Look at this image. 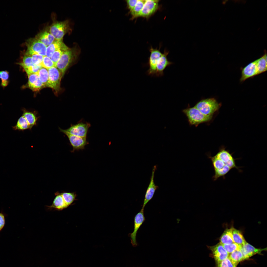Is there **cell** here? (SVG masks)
Segmentation results:
<instances>
[{
	"mask_svg": "<svg viewBox=\"0 0 267 267\" xmlns=\"http://www.w3.org/2000/svg\"><path fill=\"white\" fill-rule=\"evenodd\" d=\"M214 170L213 178L214 180L225 176L232 169L235 168L240 171L239 167L236 165V159L232 154L226 150L222 149L214 156H210Z\"/></svg>",
	"mask_w": 267,
	"mask_h": 267,
	"instance_id": "6da1fadb",
	"label": "cell"
},
{
	"mask_svg": "<svg viewBox=\"0 0 267 267\" xmlns=\"http://www.w3.org/2000/svg\"><path fill=\"white\" fill-rule=\"evenodd\" d=\"M80 52V48L77 44L63 52L56 66L61 72L63 76L69 67L77 61Z\"/></svg>",
	"mask_w": 267,
	"mask_h": 267,
	"instance_id": "7a4b0ae2",
	"label": "cell"
},
{
	"mask_svg": "<svg viewBox=\"0 0 267 267\" xmlns=\"http://www.w3.org/2000/svg\"><path fill=\"white\" fill-rule=\"evenodd\" d=\"M221 106V104L218 103L215 99L211 98L201 100L195 106L204 115L212 117Z\"/></svg>",
	"mask_w": 267,
	"mask_h": 267,
	"instance_id": "3957f363",
	"label": "cell"
},
{
	"mask_svg": "<svg viewBox=\"0 0 267 267\" xmlns=\"http://www.w3.org/2000/svg\"><path fill=\"white\" fill-rule=\"evenodd\" d=\"M182 111L187 118L189 124L196 126L209 121L212 117L204 115L195 106L184 109Z\"/></svg>",
	"mask_w": 267,
	"mask_h": 267,
	"instance_id": "277c9868",
	"label": "cell"
},
{
	"mask_svg": "<svg viewBox=\"0 0 267 267\" xmlns=\"http://www.w3.org/2000/svg\"><path fill=\"white\" fill-rule=\"evenodd\" d=\"M69 24V21L67 20L56 22L50 26L49 31L55 40L62 41L64 35L69 32L71 30Z\"/></svg>",
	"mask_w": 267,
	"mask_h": 267,
	"instance_id": "5b68a950",
	"label": "cell"
},
{
	"mask_svg": "<svg viewBox=\"0 0 267 267\" xmlns=\"http://www.w3.org/2000/svg\"><path fill=\"white\" fill-rule=\"evenodd\" d=\"M91 126L89 123L81 122L71 125L68 128L63 130L59 128L60 131L64 134L67 133L73 135L87 138L89 129Z\"/></svg>",
	"mask_w": 267,
	"mask_h": 267,
	"instance_id": "8992f818",
	"label": "cell"
},
{
	"mask_svg": "<svg viewBox=\"0 0 267 267\" xmlns=\"http://www.w3.org/2000/svg\"><path fill=\"white\" fill-rule=\"evenodd\" d=\"M27 50L25 53L31 55L34 54L46 56L47 46L35 38H30L25 42Z\"/></svg>",
	"mask_w": 267,
	"mask_h": 267,
	"instance_id": "52a82bcc",
	"label": "cell"
},
{
	"mask_svg": "<svg viewBox=\"0 0 267 267\" xmlns=\"http://www.w3.org/2000/svg\"><path fill=\"white\" fill-rule=\"evenodd\" d=\"M48 79L47 87L50 88L56 91H59L60 88V82L63 76L60 71L55 67L47 69Z\"/></svg>",
	"mask_w": 267,
	"mask_h": 267,
	"instance_id": "ba28073f",
	"label": "cell"
},
{
	"mask_svg": "<svg viewBox=\"0 0 267 267\" xmlns=\"http://www.w3.org/2000/svg\"><path fill=\"white\" fill-rule=\"evenodd\" d=\"M149 51L150 55L148 59V61L146 65L149 67L146 71L147 75L151 76H154L156 71V65L159 58L161 56L162 54L160 50V49H154L152 47H151Z\"/></svg>",
	"mask_w": 267,
	"mask_h": 267,
	"instance_id": "9c48e42d",
	"label": "cell"
},
{
	"mask_svg": "<svg viewBox=\"0 0 267 267\" xmlns=\"http://www.w3.org/2000/svg\"><path fill=\"white\" fill-rule=\"evenodd\" d=\"M207 247L211 252L216 265L228 257L229 254L220 242L215 245Z\"/></svg>",
	"mask_w": 267,
	"mask_h": 267,
	"instance_id": "30bf717a",
	"label": "cell"
},
{
	"mask_svg": "<svg viewBox=\"0 0 267 267\" xmlns=\"http://www.w3.org/2000/svg\"><path fill=\"white\" fill-rule=\"evenodd\" d=\"M144 209L142 208L140 211L135 216L134 220V228L133 232L130 234L131 243L134 247L136 246L137 243L136 237L137 231L145 220L144 215Z\"/></svg>",
	"mask_w": 267,
	"mask_h": 267,
	"instance_id": "8fae6325",
	"label": "cell"
},
{
	"mask_svg": "<svg viewBox=\"0 0 267 267\" xmlns=\"http://www.w3.org/2000/svg\"><path fill=\"white\" fill-rule=\"evenodd\" d=\"M159 0H146L140 14L139 17L148 18L158 9Z\"/></svg>",
	"mask_w": 267,
	"mask_h": 267,
	"instance_id": "7c38bea8",
	"label": "cell"
},
{
	"mask_svg": "<svg viewBox=\"0 0 267 267\" xmlns=\"http://www.w3.org/2000/svg\"><path fill=\"white\" fill-rule=\"evenodd\" d=\"M68 137L69 142L73 148L71 152L76 151L83 150L85 146L89 144L87 138L82 137L65 133L64 134Z\"/></svg>",
	"mask_w": 267,
	"mask_h": 267,
	"instance_id": "4fadbf2b",
	"label": "cell"
},
{
	"mask_svg": "<svg viewBox=\"0 0 267 267\" xmlns=\"http://www.w3.org/2000/svg\"><path fill=\"white\" fill-rule=\"evenodd\" d=\"M169 51L165 50L161 56L159 58L157 63L155 76L161 77L164 75V71L165 68L173 64L169 61L167 57Z\"/></svg>",
	"mask_w": 267,
	"mask_h": 267,
	"instance_id": "5bb4252c",
	"label": "cell"
},
{
	"mask_svg": "<svg viewBox=\"0 0 267 267\" xmlns=\"http://www.w3.org/2000/svg\"><path fill=\"white\" fill-rule=\"evenodd\" d=\"M157 167L156 165L153 168L150 182L146 192L142 208H144L147 204L152 198L156 191L158 188V187L155 184L154 180L155 173Z\"/></svg>",
	"mask_w": 267,
	"mask_h": 267,
	"instance_id": "9a60e30c",
	"label": "cell"
},
{
	"mask_svg": "<svg viewBox=\"0 0 267 267\" xmlns=\"http://www.w3.org/2000/svg\"><path fill=\"white\" fill-rule=\"evenodd\" d=\"M258 75L256 60L249 63L242 70L241 76L240 79L241 82Z\"/></svg>",
	"mask_w": 267,
	"mask_h": 267,
	"instance_id": "2e32d148",
	"label": "cell"
},
{
	"mask_svg": "<svg viewBox=\"0 0 267 267\" xmlns=\"http://www.w3.org/2000/svg\"><path fill=\"white\" fill-rule=\"evenodd\" d=\"M27 75L28 82L24 87L28 88L34 91H37L45 87L40 80L37 73H32Z\"/></svg>",
	"mask_w": 267,
	"mask_h": 267,
	"instance_id": "e0dca14e",
	"label": "cell"
},
{
	"mask_svg": "<svg viewBox=\"0 0 267 267\" xmlns=\"http://www.w3.org/2000/svg\"><path fill=\"white\" fill-rule=\"evenodd\" d=\"M267 250V248L262 249L256 248L247 242L242 246L240 250L242 253L244 260L256 254H261L262 251Z\"/></svg>",
	"mask_w": 267,
	"mask_h": 267,
	"instance_id": "ac0fdd59",
	"label": "cell"
},
{
	"mask_svg": "<svg viewBox=\"0 0 267 267\" xmlns=\"http://www.w3.org/2000/svg\"><path fill=\"white\" fill-rule=\"evenodd\" d=\"M55 197L51 205L46 206L47 210L61 211L68 207L64 200L61 193L57 192L55 193Z\"/></svg>",
	"mask_w": 267,
	"mask_h": 267,
	"instance_id": "d6986e66",
	"label": "cell"
},
{
	"mask_svg": "<svg viewBox=\"0 0 267 267\" xmlns=\"http://www.w3.org/2000/svg\"><path fill=\"white\" fill-rule=\"evenodd\" d=\"M69 48L62 41L55 40L51 44L47 47L46 56L50 58L54 53L59 49L66 50Z\"/></svg>",
	"mask_w": 267,
	"mask_h": 267,
	"instance_id": "ffe728a7",
	"label": "cell"
},
{
	"mask_svg": "<svg viewBox=\"0 0 267 267\" xmlns=\"http://www.w3.org/2000/svg\"><path fill=\"white\" fill-rule=\"evenodd\" d=\"M47 47L55 40L53 36L49 31L45 30L38 34L35 38Z\"/></svg>",
	"mask_w": 267,
	"mask_h": 267,
	"instance_id": "44dd1931",
	"label": "cell"
},
{
	"mask_svg": "<svg viewBox=\"0 0 267 267\" xmlns=\"http://www.w3.org/2000/svg\"><path fill=\"white\" fill-rule=\"evenodd\" d=\"M23 111L22 115L27 121L31 129L32 127L36 124L38 117L37 116L36 112L29 111L24 108L22 109Z\"/></svg>",
	"mask_w": 267,
	"mask_h": 267,
	"instance_id": "7402d4cb",
	"label": "cell"
},
{
	"mask_svg": "<svg viewBox=\"0 0 267 267\" xmlns=\"http://www.w3.org/2000/svg\"><path fill=\"white\" fill-rule=\"evenodd\" d=\"M232 227L226 229L220 238V242L222 245H228L234 243L232 234Z\"/></svg>",
	"mask_w": 267,
	"mask_h": 267,
	"instance_id": "603a6c76",
	"label": "cell"
},
{
	"mask_svg": "<svg viewBox=\"0 0 267 267\" xmlns=\"http://www.w3.org/2000/svg\"><path fill=\"white\" fill-rule=\"evenodd\" d=\"M258 75L267 71V55L266 53L262 57L256 60Z\"/></svg>",
	"mask_w": 267,
	"mask_h": 267,
	"instance_id": "cb8c5ba5",
	"label": "cell"
},
{
	"mask_svg": "<svg viewBox=\"0 0 267 267\" xmlns=\"http://www.w3.org/2000/svg\"><path fill=\"white\" fill-rule=\"evenodd\" d=\"M13 130L23 131L30 129L29 124L25 118L22 115L18 119L16 125L12 127Z\"/></svg>",
	"mask_w": 267,
	"mask_h": 267,
	"instance_id": "d4e9b609",
	"label": "cell"
},
{
	"mask_svg": "<svg viewBox=\"0 0 267 267\" xmlns=\"http://www.w3.org/2000/svg\"><path fill=\"white\" fill-rule=\"evenodd\" d=\"M232 234L234 243L242 246L247 242L241 232L233 227H232Z\"/></svg>",
	"mask_w": 267,
	"mask_h": 267,
	"instance_id": "484cf974",
	"label": "cell"
},
{
	"mask_svg": "<svg viewBox=\"0 0 267 267\" xmlns=\"http://www.w3.org/2000/svg\"><path fill=\"white\" fill-rule=\"evenodd\" d=\"M145 1L144 0H138L135 5L130 11L132 19L139 17Z\"/></svg>",
	"mask_w": 267,
	"mask_h": 267,
	"instance_id": "4316f807",
	"label": "cell"
},
{
	"mask_svg": "<svg viewBox=\"0 0 267 267\" xmlns=\"http://www.w3.org/2000/svg\"><path fill=\"white\" fill-rule=\"evenodd\" d=\"M228 257L236 267L239 262L244 261L243 255L240 250L234 251L229 255Z\"/></svg>",
	"mask_w": 267,
	"mask_h": 267,
	"instance_id": "83f0119b",
	"label": "cell"
},
{
	"mask_svg": "<svg viewBox=\"0 0 267 267\" xmlns=\"http://www.w3.org/2000/svg\"><path fill=\"white\" fill-rule=\"evenodd\" d=\"M61 193L64 200L68 207L77 200V195L75 192H64Z\"/></svg>",
	"mask_w": 267,
	"mask_h": 267,
	"instance_id": "f1b7e54d",
	"label": "cell"
},
{
	"mask_svg": "<svg viewBox=\"0 0 267 267\" xmlns=\"http://www.w3.org/2000/svg\"><path fill=\"white\" fill-rule=\"evenodd\" d=\"M37 73L40 80L43 84L44 87H47L48 79V69L42 67Z\"/></svg>",
	"mask_w": 267,
	"mask_h": 267,
	"instance_id": "f546056e",
	"label": "cell"
},
{
	"mask_svg": "<svg viewBox=\"0 0 267 267\" xmlns=\"http://www.w3.org/2000/svg\"><path fill=\"white\" fill-rule=\"evenodd\" d=\"M18 64L24 70L34 65L32 61L31 56L26 53L23 56L22 61Z\"/></svg>",
	"mask_w": 267,
	"mask_h": 267,
	"instance_id": "4dcf8cb0",
	"label": "cell"
},
{
	"mask_svg": "<svg viewBox=\"0 0 267 267\" xmlns=\"http://www.w3.org/2000/svg\"><path fill=\"white\" fill-rule=\"evenodd\" d=\"M9 74L8 72L6 70L0 71V79L1 82V85L3 88L6 87L8 85Z\"/></svg>",
	"mask_w": 267,
	"mask_h": 267,
	"instance_id": "1f68e13d",
	"label": "cell"
},
{
	"mask_svg": "<svg viewBox=\"0 0 267 267\" xmlns=\"http://www.w3.org/2000/svg\"><path fill=\"white\" fill-rule=\"evenodd\" d=\"M222 245L229 254L235 251L241 250L242 247L241 245L234 243L230 244Z\"/></svg>",
	"mask_w": 267,
	"mask_h": 267,
	"instance_id": "d6a6232c",
	"label": "cell"
},
{
	"mask_svg": "<svg viewBox=\"0 0 267 267\" xmlns=\"http://www.w3.org/2000/svg\"><path fill=\"white\" fill-rule=\"evenodd\" d=\"M41 66L47 69L53 67H55L54 63L51 58L46 56L44 57Z\"/></svg>",
	"mask_w": 267,
	"mask_h": 267,
	"instance_id": "836d02e7",
	"label": "cell"
},
{
	"mask_svg": "<svg viewBox=\"0 0 267 267\" xmlns=\"http://www.w3.org/2000/svg\"><path fill=\"white\" fill-rule=\"evenodd\" d=\"M65 51L62 49H58L54 53L50 58L55 67L56 64L60 59L63 52Z\"/></svg>",
	"mask_w": 267,
	"mask_h": 267,
	"instance_id": "e575fe53",
	"label": "cell"
},
{
	"mask_svg": "<svg viewBox=\"0 0 267 267\" xmlns=\"http://www.w3.org/2000/svg\"><path fill=\"white\" fill-rule=\"evenodd\" d=\"M31 56L33 63L34 65L41 66L44 56L37 54H33Z\"/></svg>",
	"mask_w": 267,
	"mask_h": 267,
	"instance_id": "d590c367",
	"label": "cell"
},
{
	"mask_svg": "<svg viewBox=\"0 0 267 267\" xmlns=\"http://www.w3.org/2000/svg\"><path fill=\"white\" fill-rule=\"evenodd\" d=\"M216 265V267H236L228 257Z\"/></svg>",
	"mask_w": 267,
	"mask_h": 267,
	"instance_id": "8d00e7d4",
	"label": "cell"
},
{
	"mask_svg": "<svg viewBox=\"0 0 267 267\" xmlns=\"http://www.w3.org/2000/svg\"><path fill=\"white\" fill-rule=\"evenodd\" d=\"M42 67L41 66L34 64L24 70L27 75L32 73H37Z\"/></svg>",
	"mask_w": 267,
	"mask_h": 267,
	"instance_id": "74e56055",
	"label": "cell"
},
{
	"mask_svg": "<svg viewBox=\"0 0 267 267\" xmlns=\"http://www.w3.org/2000/svg\"><path fill=\"white\" fill-rule=\"evenodd\" d=\"M7 215L2 210L0 212V233L4 228L6 223L5 218Z\"/></svg>",
	"mask_w": 267,
	"mask_h": 267,
	"instance_id": "f35d334b",
	"label": "cell"
},
{
	"mask_svg": "<svg viewBox=\"0 0 267 267\" xmlns=\"http://www.w3.org/2000/svg\"><path fill=\"white\" fill-rule=\"evenodd\" d=\"M138 0H126L127 8L131 10L136 5Z\"/></svg>",
	"mask_w": 267,
	"mask_h": 267,
	"instance_id": "ab89813d",
	"label": "cell"
}]
</instances>
